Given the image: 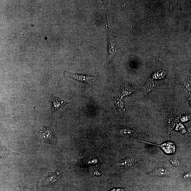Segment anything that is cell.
<instances>
[{"mask_svg": "<svg viewBox=\"0 0 191 191\" xmlns=\"http://www.w3.org/2000/svg\"><path fill=\"white\" fill-rule=\"evenodd\" d=\"M36 134L38 135L45 143L55 145L56 143V134L52 127L50 126H42L36 131Z\"/></svg>", "mask_w": 191, "mask_h": 191, "instance_id": "6da1fadb", "label": "cell"}, {"mask_svg": "<svg viewBox=\"0 0 191 191\" xmlns=\"http://www.w3.org/2000/svg\"><path fill=\"white\" fill-rule=\"evenodd\" d=\"M61 176V172H50L40 183V186L41 187L55 188L60 183Z\"/></svg>", "mask_w": 191, "mask_h": 191, "instance_id": "7a4b0ae2", "label": "cell"}, {"mask_svg": "<svg viewBox=\"0 0 191 191\" xmlns=\"http://www.w3.org/2000/svg\"><path fill=\"white\" fill-rule=\"evenodd\" d=\"M64 76L78 81L81 83L90 85L95 83L98 76H90L86 75L79 74H74L68 72L64 71Z\"/></svg>", "mask_w": 191, "mask_h": 191, "instance_id": "3957f363", "label": "cell"}, {"mask_svg": "<svg viewBox=\"0 0 191 191\" xmlns=\"http://www.w3.org/2000/svg\"><path fill=\"white\" fill-rule=\"evenodd\" d=\"M107 20L109 35L108 56L107 64H109L112 61L113 56L115 52L116 44L115 37L113 33L110 23L109 24L108 18H107Z\"/></svg>", "mask_w": 191, "mask_h": 191, "instance_id": "277c9868", "label": "cell"}, {"mask_svg": "<svg viewBox=\"0 0 191 191\" xmlns=\"http://www.w3.org/2000/svg\"><path fill=\"white\" fill-rule=\"evenodd\" d=\"M49 102L53 115H54L55 112L57 110L63 108L68 103L53 94L51 95Z\"/></svg>", "mask_w": 191, "mask_h": 191, "instance_id": "5b68a950", "label": "cell"}, {"mask_svg": "<svg viewBox=\"0 0 191 191\" xmlns=\"http://www.w3.org/2000/svg\"><path fill=\"white\" fill-rule=\"evenodd\" d=\"M145 143L155 145V146L159 147L162 149L165 153L168 154H173L175 152L176 147L175 145L173 143L171 142H166L162 144L157 145L145 141H142Z\"/></svg>", "mask_w": 191, "mask_h": 191, "instance_id": "8992f818", "label": "cell"}, {"mask_svg": "<svg viewBox=\"0 0 191 191\" xmlns=\"http://www.w3.org/2000/svg\"><path fill=\"white\" fill-rule=\"evenodd\" d=\"M17 153L13 152L5 146V145L1 142V158H3L5 157H10L15 156Z\"/></svg>", "mask_w": 191, "mask_h": 191, "instance_id": "52a82bcc", "label": "cell"}, {"mask_svg": "<svg viewBox=\"0 0 191 191\" xmlns=\"http://www.w3.org/2000/svg\"><path fill=\"white\" fill-rule=\"evenodd\" d=\"M134 161L133 158L122 159L118 162L117 165L121 168H128L133 166Z\"/></svg>", "mask_w": 191, "mask_h": 191, "instance_id": "ba28073f", "label": "cell"}, {"mask_svg": "<svg viewBox=\"0 0 191 191\" xmlns=\"http://www.w3.org/2000/svg\"><path fill=\"white\" fill-rule=\"evenodd\" d=\"M151 174L153 176H169L168 172L163 167H158L151 172Z\"/></svg>", "mask_w": 191, "mask_h": 191, "instance_id": "9c48e42d", "label": "cell"}, {"mask_svg": "<svg viewBox=\"0 0 191 191\" xmlns=\"http://www.w3.org/2000/svg\"><path fill=\"white\" fill-rule=\"evenodd\" d=\"M21 191H34L33 187L30 185L27 184L25 183H23L19 185Z\"/></svg>", "mask_w": 191, "mask_h": 191, "instance_id": "30bf717a", "label": "cell"}, {"mask_svg": "<svg viewBox=\"0 0 191 191\" xmlns=\"http://www.w3.org/2000/svg\"><path fill=\"white\" fill-rule=\"evenodd\" d=\"M170 162L173 166H178L180 165V162L179 160L176 157L172 158L170 160Z\"/></svg>", "mask_w": 191, "mask_h": 191, "instance_id": "8fae6325", "label": "cell"}, {"mask_svg": "<svg viewBox=\"0 0 191 191\" xmlns=\"http://www.w3.org/2000/svg\"><path fill=\"white\" fill-rule=\"evenodd\" d=\"M189 131L190 132V133H191V128L189 129Z\"/></svg>", "mask_w": 191, "mask_h": 191, "instance_id": "7c38bea8", "label": "cell"}, {"mask_svg": "<svg viewBox=\"0 0 191 191\" xmlns=\"http://www.w3.org/2000/svg\"></svg>", "mask_w": 191, "mask_h": 191, "instance_id": "4fadbf2b", "label": "cell"}]
</instances>
